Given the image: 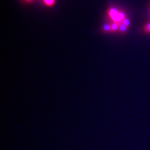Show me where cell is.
Segmentation results:
<instances>
[{"label": "cell", "mask_w": 150, "mask_h": 150, "mask_svg": "<svg viewBox=\"0 0 150 150\" xmlns=\"http://www.w3.org/2000/svg\"><path fill=\"white\" fill-rule=\"evenodd\" d=\"M108 14L111 20L115 23H120L125 18V13L118 11L115 8L109 9V10L108 11Z\"/></svg>", "instance_id": "obj_1"}, {"label": "cell", "mask_w": 150, "mask_h": 150, "mask_svg": "<svg viewBox=\"0 0 150 150\" xmlns=\"http://www.w3.org/2000/svg\"><path fill=\"white\" fill-rule=\"evenodd\" d=\"M111 32H116L119 30V23L113 22L111 25Z\"/></svg>", "instance_id": "obj_2"}, {"label": "cell", "mask_w": 150, "mask_h": 150, "mask_svg": "<svg viewBox=\"0 0 150 150\" xmlns=\"http://www.w3.org/2000/svg\"><path fill=\"white\" fill-rule=\"evenodd\" d=\"M128 30V27L126 26L123 23H119V31L122 33H125L126 31Z\"/></svg>", "instance_id": "obj_3"}, {"label": "cell", "mask_w": 150, "mask_h": 150, "mask_svg": "<svg viewBox=\"0 0 150 150\" xmlns=\"http://www.w3.org/2000/svg\"><path fill=\"white\" fill-rule=\"evenodd\" d=\"M103 30L105 32H111V27L110 24H105L103 26Z\"/></svg>", "instance_id": "obj_4"}, {"label": "cell", "mask_w": 150, "mask_h": 150, "mask_svg": "<svg viewBox=\"0 0 150 150\" xmlns=\"http://www.w3.org/2000/svg\"><path fill=\"white\" fill-rule=\"evenodd\" d=\"M44 3L48 6H53L55 3V0H43Z\"/></svg>", "instance_id": "obj_5"}, {"label": "cell", "mask_w": 150, "mask_h": 150, "mask_svg": "<svg viewBox=\"0 0 150 150\" xmlns=\"http://www.w3.org/2000/svg\"><path fill=\"white\" fill-rule=\"evenodd\" d=\"M122 23H123V24H124L126 26H127L128 28V26L130 25V23H129V20H128V19H127V18H126L124 19L123 21H122Z\"/></svg>", "instance_id": "obj_6"}, {"label": "cell", "mask_w": 150, "mask_h": 150, "mask_svg": "<svg viewBox=\"0 0 150 150\" xmlns=\"http://www.w3.org/2000/svg\"><path fill=\"white\" fill-rule=\"evenodd\" d=\"M145 30L146 31H150V24H148L145 27Z\"/></svg>", "instance_id": "obj_7"}, {"label": "cell", "mask_w": 150, "mask_h": 150, "mask_svg": "<svg viewBox=\"0 0 150 150\" xmlns=\"http://www.w3.org/2000/svg\"><path fill=\"white\" fill-rule=\"evenodd\" d=\"M25 1L26 2H28V3H29V2H31L32 1H33V0H25Z\"/></svg>", "instance_id": "obj_8"}]
</instances>
